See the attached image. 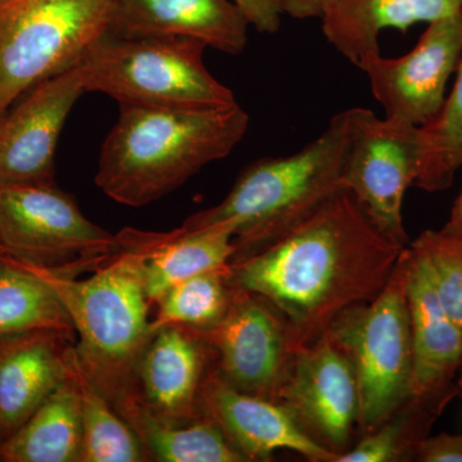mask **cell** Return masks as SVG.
<instances>
[{
  "label": "cell",
  "instance_id": "obj_1",
  "mask_svg": "<svg viewBox=\"0 0 462 462\" xmlns=\"http://www.w3.org/2000/svg\"><path fill=\"white\" fill-rule=\"evenodd\" d=\"M404 248L343 190L281 238L231 261L229 282L278 312L297 354L346 310L378 296Z\"/></svg>",
  "mask_w": 462,
  "mask_h": 462
},
{
  "label": "cell",
  "instance_id": "obj_2",
  "mask_svg": "<svg viewBox=\"0 0 462 462\" xmlns=\"http://www.w3.org/2000/svg\"><path fill=\"white\" fill-rule=\"evenodd\" d=\"M120 106L96 184L125 206L149 205L178 189L202 167L229 156L248 130L249 116L238 102L224 108Z\"/></svg>",
  "mask_w": 462,
  "mask_h": 462
},
{
  "label": "cell",
  "instance_id": "obj_3",
  "mask_svg": "<svg viewBox=\"0 0 462 462\" xmlns=\"http://www.w3.org/2000/svg\"><path fill=\"white\" fill-rule=\"evenodd\" d=\"M357 107L331 118L324 133L291 156L263 158L240 173L229 194L191 215L185 229L234 226L231 261L273 242L343 191L342 175Z\"/></svg>",
  "mask_w": 462,
  "mask_h": 462
},
{
  "label": "cell",
  "instance_id": "obj_4",
  "mask_svg": "<svg viewBox=\"0 0 462 462\" xmlns=\"http://www.w3.org/2000/svg\"><path fill=\"white\" fill-rule=\"evenodd\" d=\"M12 260L56 291L79 337V365L116 411L139 400L138 366L154 333L136 258L117 249L85 279Z\"/></svg>",
  "mask_w": 462,
  "mask_h": 462
},
{
  "label": "cell",
  "instance_id": "obj_5",
  "mask_svg": "<svg viewBox=\"0 0 462 462\" xmlns=\"http://www.w3.org/2000/svg\"><path fill=\"white\" fill-rule=\"evenodd\" d=\"M206 45L187 38H121L107 33L80 60L87 91L120 105L224 108L233 91L207 69Z\"/></svg>",
  "mask_w": 462,
  "mask_h": 462
},
{
  "label": "cell",
  "instance_id": "obj_6",
  "mask_svg": "<svg viewBox=\"0 0 462 462\" xmlns=\"http://www.w3.org/2000/svg\"><path fill=\"white\" fill-rule=\"evenodd\" d=\"M117 0H0V118L109 33Z\"/></svg>",
  "mask_w": 462,
  "mask_h": 462
},
{
  "label": "cell",
  "instance_id": "obj_7",
  "mask_svg": "<svg viewBox=\"0 0 462 462\" xmlns=\"http://www.w3.org/2000/svg\"><path fill=\"white\" fill-rule=\"evenodd\" d=\"M406 248L378 296L351 307L327 336L354 367L361 430L370 433L411 402L412 348L406 296Z\"/></svg>",
  "mask_w": 462,
  "mask_h": 462
},
{
  "label": "cell",
  "instance_id": "obj_8",
  "mask_svg": "<svg viewBox=\"0 0 462 462\" xmlns=\"http://www.w3.org/2000/svg\"><path fill=\"white\" fill-rule=\"evenodd\" d=\"M117 248V236L91 223L56 185L0 187V249L7 256L78 276Z\"/></svg>",
  "mask_w": 462,
  "mask_h": 462
},
{
  "label": "cell",
  "instance_id": "obj_9",
  "mask_svg": "<svg viewBox=\"0 0 462 462\" xmlns=\"http://www.w3.org/2000/svg\"><path fill=\"white\" fill-rule=\"evenodd\" d=\"M420 158V126L400 118H378L370 109L357 107L342 187L380 233L403 245L409 243L404 194L415 184Z\"/></svg>",
  "mask_w": 462,
  "mask_h": 462
},
{
  "label": "cell",
  "instance_id": "obj_10",
  "mask_svg": "<svg viewBox=\"0 0 462 462\" xmlns=\"http://www.w3.org/2000/svg\"><path fill=\"white\" fill-rule=\"evenodd\" d=\"M193 331L216 355L215 370L227 384L279 400L296 351L284 321L263 298L233 287L224 318L209 329Z\"/></svg>",
  "mask_w": 462,
  "mask_h": 462
},
{
  "label": "cell",
  "instance_id": "obj_11",
  "mask_svg": "<svg viewBox=\"0 0 462 462\" xmlns=\"http://www.w3.org/2000/svg\"><path fill=\"white\" fill-rule=\"evenodd\" d=\"M462 54V14L430 23L406 56L367 51L356 66L366 74L385 117L425 126L439 114L449 76Z\"/></svg>",
  "mask_w": 462,
  "mask_h": 462
},
{
  "label": "cell",
  "instance_id": "obj_12",
  "mask_svg": "<svg viewBox=\"0 0 462 462\" xmlns=\"http://www.w3.org/2000/svg\"><path fill=\"white\" fill-rule=\"evenodd\" d=\"M84 93L78 62L36 84L0 118V187L54 184L58 139Z\"/></svg>",
  "mask_w": 462,
  "mask_h": 462
},
{
  "label": "cell",
  "instance_id": "obj_13",
  "mask_svg": "<svg viewBox=\"0 0 462 462\" xmlns=\"http://www.w3.org/2000/svg\"><path fill=\"white\" fill-rule=\"evenodd\" d=\"M279 400L310 436L342 454L357 424V382L351 361L327 334L294 355Z\"/></svg>",
  "mask_w": 462,
  "mask_h": 462
},
{
  "label": "cell",
  "instance_id": "obj_14",
  "mask_svg": "<svg viewBox=\"0 0 462 462\" xmlns=\"http://www.w3.org/2000/svg\"><path fill=\"white\" fill-rule=\"evenodd\" d=\"M203 416L215 422L248 461H267L289 449L312 461L336 460V452L314 439L284 403L243 393L209 367L199 393Z\"/></svg>",
  "mask_w": 462,
  "mask_h": 462
},
{
  "label": "cell",
  "instance_id": "obj_15",
  "mask_svg": "<svg viewBox=\"0 0 462 462\" xmlns=\"http://www.w3.org/2000/svg\"><path fill=\"white\" fill-rule=\"evenodd\" d=\"M212 349L193 330L167 325L154 331L138 366L139 394L161 420L187 424L203 418L199 393Z\"/></svg>",
  "mask_w": 462,
  "mask_h": 462
},
{
  "label": "cell",
  "instance_id": "obj_16",
  "mask_svg": "<svg viewBox=\"0 0 462 462\" xmlns=\"http://www.w3.org/2000/svg\"><path fill=\"white\" fill-rule=\"evenodd\" d=\"M74 336L36 330L0 338V443L72 374Z\"/></svg>",
  "mask_w": 462,
  "mask_h": 462
},
{
  "label": "cell",
  "instance_id": "obj_17",
  "mask_svg": "<svg viewBox=\"0 0 462 462\" xmlns=\"http://www.w3.org/2000/svg\"><path fill=\"white\" fill-rule=\"evenodd\" d=\"M248 23L233 0H117L109 33L121 38H187L236 54Z\"/></svg>",
  "mask_w": 462,
  "mask_h": 462
},
{
  "label": "cell",
  "instance_id": "obj_18",
  "mask_svg": "<svg viewBox=\"0 0 462 462\" xmlns=\"http://www.w3.org/2000/svg\"><path fill=\"white\" fill-rule=\"evenodd\" d=\"M118 248L136 258L143 287L152 306L178 282L229 266L236 254L234 226L178 227L167 233L124 229Z\"/></svg>",
  "mask_w": 462,
  "mask_h": 462
},
{
  "label": "cell",
  "instance_id": "obj_19",
  "mask_svg": "<svg viewBox=\"0 0 462 462\" xmlns=\"http://www.w3.org/2000/svg\"><path fill=\"white\" fill-rule=\"evenodd\" d=\"M406 296L411 329V401L421 402L445 385L462 364V333L447 314L427 260L406 247Z\"/></svg>",
  "mask_w": 462,
  "mask_h": 462
},
{
  "label": "cell",
  "instance_id": "obj_20",
  "mask_svg": "<svg viewBox=\"0 0 462 462\" xmlns=\"http://www.w3.org/2000/svg\"><path fill=\"white\" fill-rule=\"evenodd\" d=\"M462 14V0H331L322 14L327 41L354 65L378 51L383 30H406L420 23Z\"/></svg>",
  "mask_w": 462,
  "mask_h": 462
},
{
  "label": "cell",
  "instance_id": "obj_21",
  "mask_svg": "<svg viewBox=\"0 0 462 462\" xmlns=\"http://www.w3.org/2000/svg\"><path fill=\"white\" fill-rule=\"evenodd\" d=\"M81 454L83 425L72 372L16 433L0 443V461L80 462Z\"/></svg>",
  "mask_w": 462,
  "mask_h": 462
},
{
  "label": "cell",
  "instance_id": "obj_22",
  "mask_svg": "<svg viewBox=\"0 0 462 462\" xmlns=\"http://www.w3.org/2000/svg\"><path fill=\"white\" fill-rule=\"evenodd\" d=\"M120 415L142 440L151 461H248L206 416L187 424H172L149 411L142 400L127 404Z\"/></svg>",
  "mask_w": 462,
  "mask_h": 462
},
{
  "label": "cell",
  "instance_id": "obj_23",
  "mask_svg": "<svg viewBox=\"0 0 462 462\" xmlns=\"http://www.w3.org/2000/svg\"><path fill=\"white\" fill-rule=\"evenodd\" d=\"M36 330L76 336L56 291L35 273L0 256V338Z\"/></svg>",
  "mask_w": 462,
  "mask_h": 462
},
{
  "label": "cell",
  "instance_id": "obj_24",
  "mask_svg": "<svg viewBox=\"0 0 462 462\" xmlns=\"http://www.w3.org/2000/svg\"><path fill=\"white\" fill-rule=\"evenodd\" d=\"M72 372L78 385L83 425L80 462H147V449L133 428L88 379L74 348Z\"/></svg>",
  "mask_w": 462,
  "mask_h": 462
},
{
  "label": "cell",
  "instance_id": "obj_25",
  "mask_svg": "<svg viewBox=\"0 0 462 462\" xmlns=\"http://www.w3.org/2000/svg\"><path fill=\"white\" fill-rule=\"evenodd\" d=\"M229 276L230 264L173 285L154 303L156 315L152 318V331L167 325L193 330L214 327L229 309L233 294Z\"/></svg>",
  "mask_w": 462,
  "mask_h": 462
},
{
  "label": "cell",
  "instance_id": "obj_26",
  "mask_svg": "<svg viewBox=\"0 0 462 462\" xmlns=\"http://www.w3.org/2000/svg\"><path fill=\"white\" fill-rule=\"evenodd\" d=\"M462 167V54L451 96L433 121L421 126L420 169L416 187L445 190Z\"/></svg>",
  "mask_w": 462,
  "mask_h": 462
},
{
  "label": "cell",
  "instance_id": "obj_27",
  "mask_svg": "<svg viewBox=\"0 0 462 462\" xmlns=\"http://www.w3.org/2000/svg\"><path fill=\"white\" fill-rule=\"evenodd\" d=\"M411 245L427 260L438 297L462 333L461 227L451 224L442 231H425Z\"/></svg>",
  "mask_w": 462,
  "mask_h": 462
},
{
  "label": "cell",
  "instance_id": "obj_28",
  "mask_svg": "<svg viewBox=\"0 0 462 462\" xmlns=\"http://www.w3.org/2000/svg\"><path fill=\"white\" fill-rule=\"evenodd\" d=\"M407 419L397 418L380 425L351 451L337 456L334 462H391L396 461L404 449Z\"/></svg>",
  "mask_w": 462,
  "mask_h": 462
},
{
  "label": "cell",
  "instance_id": "obj_29",
  "mask_svg": "<svg viewBox=\"0 0 462 462\" xmlns=\"http://www.w3.org/2000/svg\"><path fill=\"white\" fill-rule=\"evenodd\" d=\"M243 16L263 33H275L282 25V9L279 0H233Z\"/></svg>",
  "mask_w": 462,
  "mask_h": 462
},
{
  "label": "cell",
  "instance_id": "obj_30",
  "mask_svg": "<svg viewBox=\"0 0 462 462\" xmlns=\"http://www.w3.org/2000/svg\"><path fill=\"white\" fill-rule=\"evenodd\" d=\"M416 456L424 462H462V437L438 434L415 445Z\"/></svg>",
  "mask_w": 462,
  "mask_h": 462
},
{
  "label": "cell",
  "instance_id": "obj_31",
  "mask_svg": "<svg viewBox=\"0 0 462 462\" xmlns=\"http://www.w3.org/2000/svg\"><path fill=\"white\" fill-rule=\"evenodd\" d=\"M282 14L305 20V18L322 17L331 0H279Z\"/></svg>",
  "mask_w": 462,
  "mask_h": 462
},
{
  "label": "cell",
  "instance_id": "obj_32",
  "mask_svg": "<svg viewBox=\"0 0 462 462\" xmlns=\"http://www.w3.org/2000/svg\"><path fill=\"white\" fill-rule=\"evenodd\" d=\"M451 224L456 225V226L461 227L462 229V196L460 200H458V205L456 207V215L454 221Z\"/></svg>",
  "mask_w": 462,
  "mask_h": 462
},
{
  "label": "cell",
  "instance_id": "obj_33",
  "mask_svg": "<svg viewBox=\"0 0 462 462\" xmlns=\"http://www.w3.org/2000/svg\"><path fill=\"white\" fill-rule=\"evenodd\" d=\"M2 254H3L2 249H0V256H2Z\"/></svg>",
  "mask_w": 462,
  "mask_h": 462
}]
</instances>
